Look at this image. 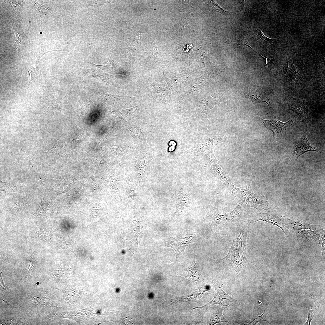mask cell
Listing matches in <instances>:
<instances>
[{
  "label": "cell",
  "instance_id": "1",
  "mask_svg": "<svg viewBox=\"0 0 325 325\" xmlns=\"http://www.w3.org/2000/svg\"><path fill=\"white\" fill-rule=\"evenodd\" d=\"M249 224L240 223L233 230V243L227 255L220 260L235 270H241L246 261V240Z\"/></svg>",
  "mask_w": 325,
  "mask_h": 325
},
{
  "label": "cell",
  "instance_id": "2",
  "mask_svg": "<svg viewBox=\"0 0 325 325\" xmlns=\"http://www.w3.org/2000/svg\"><path fill=\"white\" fill-rule=\"evenodd\" d=\"M304 125L291 135L286 148V156L292 162L309 151L322 153L310 143L307 138V125Z\"/></svg>",
  "mask_w": 325,
  "mask_h": 325
},
{
  "label": "cell",
  "instance_id": "3",
  "mask_svg": "<svg viewBox=\"0 0 325 325\" xmlns=\"http://www.w3.org/2000/svg\"><path fill=\"white\" fill-rule=\"evenodd\" d=\"M273 117L270 120L260 119L263 125L272 132L273 139L276 141L284 138L294 124L292 119L286 122H283L278 120L274 115Z\"/></svg>",
  "mask_w": 325,
  "mask_h": 325
},
{
  "label": "cell",
  "instance_id": "4",
  "mask_svg": "<svg viewBox=\"0 0 325 325\" xmlns=\"http://www.w3.org/2000/svg\"><path fill=\"white\" fill-rule=\"evenodd\" d=\"M243 210L240 205L236 207L233 210L226 214L220 215L216 213L214 218L215 223L220 225L222 228L234 229L240 223L237 221L240 220L241 215L243 214Z\"/></svg>",
  "mask_w": 325,
  "mask_h": 325
},
{
  "label": "cell",
  "instance_id": "5",
  "mask_svg": "<svg viewBox=\"0 0 325 325\" xmlns=\"http://www.w3.org/2000/svg\"><path fill=\"white\" fill-rule=\"evenodd\" d=\"M280 220L284 228L296 233L307 229L321 233L325 232L324 230L319 225H311L298 219L293 220L282 215Z\"/></svg>",
  "mask_w": 325,
  "mask_h": 325
},
{
  "label": "cell",
  "instance_id": "6",
  "mask_svg": "<svg viewBox=\"0 0 325 325\" xmlns=\"http://www.w3.org/2000/svg\"><path fill=\"white\" fill-rule=\"evenodd\" d=\"M284 104L287 109L299 115L303 122H307L309 104L305 100L289 97Z\"/></svg>",
  "mask_w": 325,
  "mask_h": 325
},
{
  "label": "cell",
  "instance_id": "7",
  "mask_svg": "<svg viewBox=\"0 0 325 325\" xmlns=\"http://www.w3.org/2000/svg\"><path fill=\"white\" fill-rule=\"evenodd\" d=\"M222 141L220 139L209 138L202 140L194 147L183 153L191 156H198L210 153L214 147Z\"/></svg>",
  "mask_w": 325,
  "mask_h": 325
},
{
  "label": "cell",
  "instance_id": "8",
  "mask_svg": "<svg viewBox=\"0 0 325 325\" xmlns=\"http://www.w3.org/2000/svg\"><path fill=\"white\" fill-rule=\"evenodd\" d=\"M262 221L276 226L280 228L285 234L287 235V230L283 226L277 213L276 207L269 209L266 213L259 212L255 216L252 217L249 220L248 223L253 224L258 221Z\"/></svg>",
  "mask_w": 325,
  "mask_h": 325
},
{
  "label": "cell",
  "instance_id": "9",
  "mask_svg": "<svg viewBox=\"0 0 325 325\" xmlns=\"http://www.w3.org/2000/svg\"><path fill=\"white\" fill-rule=\"evenodd\" d=\"M215 295L212 301L204 306L194 308L193 309L203 308L215 304L221 305L223 307H226L231 304L233 301L232 298L223 290L219 284L215 283Z\"/></svg>",
  "mask_w": 325,
  "mask_h": 325
},
{
  "label": "cell",
  "instance_id": "10",
  "mask_svg": "<svg viewBox=\"0 0 325 325\" xmlns=\"http://www.w3.org/2000/svg\"><path fill=\"white\" fill-rule=\"evenodd\" d=\"M247 205L254 208L259 211L262 209H268L269 200L267 197L261 195L259 192L252 193L247 197L246 201Z\"/></svg>",
  "mask_w": 325,
  "mask_h": 325
},
{
  "label": "cell",
  "instance_id": "11",
  "mask_svg": "<svg viewBox=\"0 0 325 325\" xmlns=\"http://www.w3.org/2000/svg\"><path fill=\"white\" fill-rule=\"evenodd\" d=\"M243 97L250 99L254 103L265 102L268 105L272 114V108L269 100L267 97L265 93L260 87L251 89L245 92Z\"/></svg>",
  "mask_w": 325,
  "mask_h": 325
},
{
  "label": "cell",
  "instance_id": "12",
  "mask_svg": "<svg viewBox=\"0 0 325 325\" xmlns=\"http://www.w3.org/2000/svg\"><path fill=\"white\" fill-rule=\"evenodd\" d=\"M283 65V72L288 79L292 81H298L300 79L297 68L293 64L289 57L286 59Z\"/></svg>",
  "mask_w": 325,
  "mask_h": 325
},
{
  "label": "cell",
  "instance_id": "13",
  "mask_svg": "<svg viewBox=\"0 0 325 325\" xmlns=\"http://www.w3.org/2000/svg\"><path fill=\"white\" fill-rule=\"evenodd\" d=\"M210 156L212 165L216 172L227 184L229 185L232 188L234 187V184L227 172L217 161L213 151L210 153Z\"/></svg>",
  "mask_w": 325,
  "mask_h": 325
},
{
  "label": "cell",
  "instance_id": "14",
  "mask_svg": "<svg viewBox=\"0 0 325 325\" xmlns=\"http://www.w3.org/2000/svg\"><path fill=\"white\" fill-rule=\"evenodd\" d=\"M252 192L251 186L249 185L235 188L232 191V195L235 199L240 205L244 203L247 196Z\"/></svg>",
  "mask_w": 325,
  "mask_h": 325
},
{
  "label": "cell",
  "instance_id": "15",
  "mask_svg": "<svg viewBox=\"0 0 325 325\" xmlns=\"http://www.w3.org/2000/svg\"><path fill=\"white\" fill-rule=\"evenodd\" d=\"M256 41L260 44L266 47H276L278 45L277 40L270 39L265 35L260 29H257L253 34Z\"/></svg>",
  "mask_w": 325,
  "mask_h": 325
},
{
  "label": "cell",
  "instance_id": "16",
  "mask_svg": "<svg viewBox=\"0 0 325 325\" xmlns=\"http://www.w3.org/2000/svg\"><path fill=\"white\" fill-rule=\"evenodd\" d=\"M181 237H180V242H179L178 237L174 239L171 238L168 240L166 244L167 247L172 248L175 250L176 254L178 255H183L185 248L189 244L188 243L183 244V242L182 241L184 237H182L181 241Z\"/></svg>",
  "mask_w": 325,
  "mask_h": 325
},
{
  "label": "cell",
  "instance_id": "17",
  "mask_svg": "<svg viewBox=\"0 0 325 325\" xmlns=\"http://www.w3.org/2000/svg\"><path fill=\"white\" fill-rule=\"evenodd\" d=\"M187 271L188 273L187 275L185 277H184L195 281H199L200 280L201 274L197 268L195 260L193 261L191 266L187 269Z\"/></svg>",
  "mask_w": 325,
  "mask_h": 325
},
{
  "label": "cell",
  "instance_id": "18",
  "mask_svg": "<svg viewBox=\"0 0 325 325\" xmlns=\"http://www.w3.org/2000/svg\"><path fill=\"white\" fill-rule=\"evenodd\" d=\"M207 3L209 6L210 11L218 12L230 19L231 14L233 13L223 9L217 3L213 1H207Z\"/></svg>",
  "mask_w": 325,
  "mask_h": 325
},
{
  "label": "cell",
  "instance_id": "19",
  "mask_svg": "<svg viewBox=\"0 0 325 325\" xmlns=\"http://www.w3.org/2000/svg\"><path fill=\"white\" fill-rule=\"evenodd\" d=\"M222 310L212 312L211 313V319L209 325H214L216 323L228 322L222 314Z\"/></svg>",
  "mask_w": 325,
  "mask_h": 325
},
{
  "label": "cell",
  "instance_id": "20",
  "mask_svg": "<svg viewBox=\"0 0 325 325\" xmlns=\"http://www.w3.org/2000/svg\"><path fill=\"white\" fill-rule=\"evenodd\" d=\"M267 313L265 312V310L262 314L261 316H259L257 314L256 311H254L253 317L251 321L248 323V324L255 325L257 323L262 321H266L269 323L268 320L266 318Z\"/></svg>",
  "mask_w": 325,
  "mask_h": 325
},
{
  "label": "cell",
  "instance_id": "21",
  "mask_svg": "<svg viewBox=\"0 0 325 325\" xmlns=\"http://www.w3.org/2000/svg\"><path fill=\"white\" fill-rule=\"evenodd\" d=\"M91 63L94 67L99 68L104 71H111L113 70L116 68L115 65L110 61V60L107 64L105 65H98Z\"/></svg>",
  "mask_w": 325,
  "mask_h": 325
},
{
  "label": "cell",
  "instance_id": "22",
  "mask_svg": "<svg viewBox=\"0 0 325 325\" xmlns=\"http://www.w3.org/2000/svg\"><path fill=\"white\" fill-rule=\"evenodd\" d=\"M253 50L265 59V63L264 66V67H267L271 71L273 68V64L274 60V59L272 58L265 57L254 50Z\"/></svg>",
  "mask_w": 325,
  "mask_h": 325
},
{
  "label": "cell",
  "instance_id": "23",
  "mask_svg": "<svg viewBox=\"0 0 325 325\" xmlns=\"http://www.w3.org/2000/svg\"><path fill=\"white\" fill-rule=\"evenodd\" d=\"M27 69L29 73V84L31 82H35L37 78V74L36 73L35 70L30 67H28Z\"/></svg>",
  "mask_w": 325,
  "mask_h": 325
},
{
  "label": "cell",
  "instance_id": "24",
  "mask_svg": "<svg viewBox=\"0 0 325 325\" xmlns=\"http://www.w3.org/2000/svg\"><path fill=\"white\" fill-rule=\"evenodd\" d=\"M320 243L321 244V249L322 255L325 256V234L322 237Z\"/></svg>",
  "mask_w": 325,
  "mask_h": 325
},
{
  "label": "cell",
  "instance_id": "25",
  "mask_svg": "<svg viewBox=\"0 0 325 325\" xmlns=\"http://www.w3.org/2000/svg\"><path fill=\"white\" fill-rule=\"evenodd\" d=\"M0 277H1L0 282H1V283H2V285L4 286V288H5V289H7V290H9L10 291H11L10 289H9V287H8L7 286H5L4 283L3 282V281L2 278V276L1 275V274Z\"/></svg>",
  "mask_w": 325,
  "mask_h": 325
},
{
  "label": "cell",
  "instance_id": "26",
  "mask_svg": "<svg viewBox=\"0 0 325 325\" xmlns=\"http://www.w3.org/2000/svg\"><path fill=\"white\" fill-rule=\"evenodd\" d=\"M245 0H238V2L240 3L241 5V9L243 10L244 7V3Z\"/></svg>",
  "mask_w": 325,
  "mask_h": 325
},
{
  "label": "cell",
  "instance_id": "27",
  "mask_svg": "<svg viewBox=\"0 0 325 325\" xmlns=\"http://www.w3.org/2000/svg\"><path fill=\"white\" fill-rule=\"evenodd\" d=\"M85 134L84 133L81 134L79 136H78V138L77 139V140L81 139L84 136Z\"/></svg>",
  "mask_w": 325,
  "mask_h": 325
},
{
  "label": "cell",
  "instance_id": "28",
  "mask_svg": "<svg viewBox=\"0 0 325 325\" xmlns=\"http://www.w3.org/2000/svg\"><path fill=\"white\" fill-rule=\"evenodd\" d=\"M3 300V301H4V302H6V303H7V304H8V305H9V304H8V303L7 302H6L5 301V300Z\"/></svg>",
  "mask_w": 325,
  "mask_h": 325
}]
</instances>
